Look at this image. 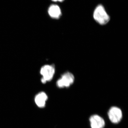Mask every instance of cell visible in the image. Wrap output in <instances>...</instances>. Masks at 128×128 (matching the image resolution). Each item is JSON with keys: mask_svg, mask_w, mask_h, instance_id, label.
<instances>
[{"mask_svg": "<svg viewBox=\"0 0 128 128\" xmlns=\"http://www.w3.org/2000/svg\"><path fill=\"white\" fill-rule=\"evenodd\" d=\"M94 20L100 25H106L110 20V17L105 8L102 5L99 4L96 7L93 14Z\"/></svg>", "mask_w": 128, "mask_h": 128, "instance_id": "obj_1", "label": "cell"}, {"mask_svg": "<svg viewBox=\"0 0 128 128\" xmlns=\"http://www.w3.org/2000/svg\"><path fill=\"white\" fill-rule=\"evenodd\" d=\"M55 73V68L54 65H45L41 67L40 73L42 76L41 82L46 83L52 80Z\"/></svg>", "mask_w": 128, "mask_h": 128, "instance_id": "obj_2", "label": "cell"}, {"mask_svg": "<svg viewBox=\"0 0 128 128\" xmlns=\"http://www.w3.org/2000/svg\"><path fill=\"white\" fill-rule=\"evenodd\" d=\"M74 81V76L73 74L70 72H66L64 73L58 80L56 84L59 88H68L73 84Z\"/></svg>", "mask_w": 128, "mask_h": 128, "instance_id": "obj_3", "label": "cell"}, {"mask_svg": "<svg viewBox=\"0 0 128 128\" xmlns=\"http://www.w3.org/2000/svg\"><path fill=\"white\" fill-rule=\"evenodd\" d=\"M108 115L110 121L114 124L118 123L122 118V111L116 106L112 107L109 109Z\"/></svg>", "mask_w": 128, "mask_h": 128, "instance_id": "obj_4", "label": "cell"}, {"mask_svg": "<svg viewBox=\"0 0 128 128\" xmlns=\"http://www.w3.org/2000/svg\"><path fill=\"white\" fill-rule=\"evenodd\" d=\"M91 128H104L105 126V121L102 117L97 114H94L89 118Z\"/></svg>", "mask_w": 128, "mask_h": 128, "instance_id": "obj_5", "label": "cell"}, {"mask_svg": "<svg viewBox=\"0 0 128 128\" xmlns=\"http://www.w3.org/2000/svg\"><path fill=\"white\" fill-rule=\"evenodd\" d=\"M48 14L51 18L59 19L62 16V11L58 5H51L48 9Z\"/></svg>", "mask_w": 128, "mask_h": 128, "instance_id": "obj_6", "label": "cell"}, {"mask_svg": "<svg viewBox=\"0 0 128 128\" xmlns=\"http://www.w3.org/2000/svg\"><path fill=\"white\" fill-rule=\"evenodd\" d=\"M48 99V96L44 92H41L37 94L34 98L36 105L40 108H43L46 105Z\"/></svg>", "mask_w": 128, "mask_h": 128, "instance_id": "obj_7", "label": "cell"}, {"mask_svg": "<svg viewBox=\"0 0 128 128\" xmlns=\"http://www.w3.org/2000/svg\"><path fill=\"white\" fill-rule=\"evenodd\" d=\"M64 0H57V2H62L64 1Z\"/></svg>", "mask_w": 128, "mask_h": 128, "instance_id": "obj_8", "label": "cell"}, {"mask_svg": "<svg viewBox=\"0 0 128 128\" xmlns=\"http://www.w3.org/2000/svg\"><path fill=\"white\" fill-rule=\"evenodd\" d=\"M52 0L54 2H57V0Z\"/></svg>", "mask_w": 128, "mask_h": 128, "instance_id": "obj_9", "label": "cell"}]
</instances>
